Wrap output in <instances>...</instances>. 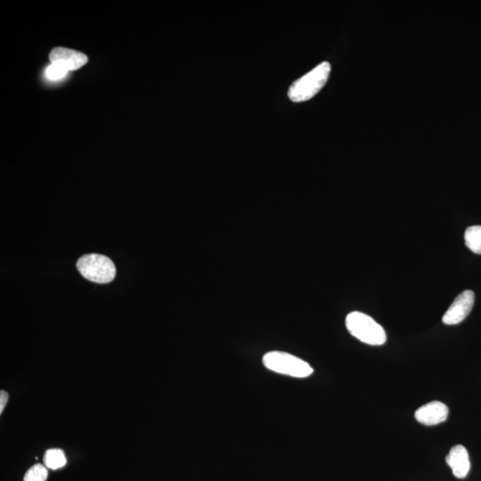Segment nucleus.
I'll use <instances>...</instances> for the list:
<instances>
[{
  "label": "nucleus",
  "mask_w": 481,
  "mask_h": 481,
  "mask_svg": "<svg viewBox=\"0 0 481 481\" xmlns=\"http://www.w3.org/2000/svg\"><path fill=\"white\" fill-rule=\"evenodd\" d=\"M346 327L351 335L368 345L381 346L386 343V333L383 326L367 314L350 313L346 317Z\"/></svg>",
  "instance_id": "obj_1"
},
{
  "label": "nucleus",
  "mask_w": 481,
  "mask_h": 481,
  "mask_svg": "<svg viewBox=\"0 0 481 481\" xmlns=\"http://www.w3.org/2000/svg\"><path fill=\"white\" fill-rule=\"evenodd\" d=\"M331 73L329 63L323 62L309 73L299 78L289 88L288 97L292 102L299 103L309 100L322 90L328 81Z\"/></svg>",
  "instance_id": "obj_2"
},
{
  "label": "nucleus",
  "mask_w": 481,
  "mask_h": 481,
  "mask_svg": "<svg viewBox=\"0 0 481 481\" xmlns=\"http://www.w3.org/2000/svg\"><path fill=\"white\" fill-rule=\"evenodd\" d=\"M264 367L269 371L293 378H307L314 373L308 362L283 351H271L262 358Z\"/></svg>",
  "instance_id": "obj_3"
},
{
  "label": "nucleus",
  "mask_w": 481,
  "mask_h": 481,
  "mask_svg": "<svg viewBox=\"0 0 481 481\" xmlns=\"http://www.w3.org/2000/svg\"><path fill=\"white\" fill-rule=\"evenodd\" d=\"M77 268L84 278L97 284H108L116 275L114 262L100 254L83 256L77 262Z\"/></svg>",
  "instance_id": "obj_4"
},
{
  "label": "nucleus",
  "mask_w": 481,
  "mask_h": 481,
  "mask_svg": "<svg viewBox=\"0 0 481 481\" xmlns=\"http://www.w3.org/2000/svg\"><path fill=\"white\" fill-rule=\"evenodd\" d=\"M474 300H475V295L470 290L461 293L443 316V323L446 325L453 326L463 322L472 311Z\"/></svg>",
  "instance_id": "obj_5"
},
{
  "label": "nucleus",
  "mask_w": 481,
  "mask_h": 481,
  "mask_svg": "<svg viewBox=\"0 0 481 481\" xmlns=\"http://www.w3.org/2000/svg\"><path fill=\"white\" fill-rule=\"evenodd\" d=\"M449 409L439 401L429 402L416 410L415 417L420 424L433 426L441 424L448 418Z\"/></svg>",
  "instance_id": "obj_6"
},
{
  "label": "nucleus",
  "mask_w": 481,
  "mask_h": 481,
  "mask_svg": "<svg viewBox=\"0 0 481 481\" xmlns=\"http://www.w3.org/2000/svg\"><path fill=\"white\" fill-rule=\"evenodd\" d=\"M51 63L60 64L68 71L80 69L88 63L86 54L64 47H56L49 54Z\"/></svg>",
  "instance_id": "obj_7"
},
{
  "label": "nucleus",
  "mask_w": 481,
  "mask_h": 481,
  "mask_svg": "<svg viewBox=\"0 0 481 481\" xmlns=\"http://www.w3.org/2000/svg\"><path fill=\"white\" fill-rule=\"evenodd\" d=\"M446 463L452 469L453 476L463 479L470 472V463L469 453L463 446H453L446 456Z\"/></svg>",
  "instance_id": "obj_8"
},
{
  "label": "nucleus",
  "mask_w": 481,
  "mask_h": 481,
  "mask_svg": "<svg viewBox=\"0 0 481 481\" xmlns=\"http://www.w3.org/2000/svg\"><path fill=\"white\" fill-rule=\"evenodd\" d=\"M43 460L47 468L51 470L63 468L67 463L66 457L63 450L57 449L47 450Z\"/></svg>",
  "instance_id": "obj_9"
},
{
  "label": "nucleus",
  "mask_w": 481,
  "mask_h": 481,
  "mask_svg": "<svg viewBox=\"0 0 481 481\" xmlns=\"http://www.w3.org/2000/svg\"><path fill=\"white\" fill-rule=\"evenodd\" d=\"M466 247L476 254H481V226L467 228L465 234Z\"/></svg>",
  "instance_id": "obj_10"
},
{
  "label": "nucleus",
  "mask_w": 481,
  "mask_h": 481,
  "mask_svg": "<svg viewBox=\"0 0 481 481\" xmlns=\"http://www.w3.org/2000/svg\"><path fill=\"white\" fill-rule=\"evenodd\" d=\"M47 476H49V472H47V467L37 463L27 470L23 477V481H46Z\"/></svg>",
  "instance_id": "obj_11"
},
{
  "label": "nucleus",
  "mask_w": 481,
  "mask_h": 481,
  "mask_svg": "<svg viewBox=\"0 0 481 481\" xmlns=\"http://www.w3.org/2000/svg\"><path fill=\"white\" fill-rule=\"evenodd\" d=\"M67 71L68 70L62 66H60V64H52L47 68V76L50 78V80L57 81L64 77V75L67 73Z\"/></svg>",
  "instance_id": "obj_12"
},
{
  "label": "nucleus",
  "mask_w": 481,
  "mask_h": 481,
  "mask_svg": "<svg viewBox=\"0 0 481 481\" xmlns=\"http://www.w3.org/2000/svg\"><path fill=\"white\" fill-rule=\"evenodd\" d=\"M8 392L5 391L0 392V412L4 410L6 403H8Z\"/></svg>",
  "instance_id": "obj_13"
}]
</instances>
